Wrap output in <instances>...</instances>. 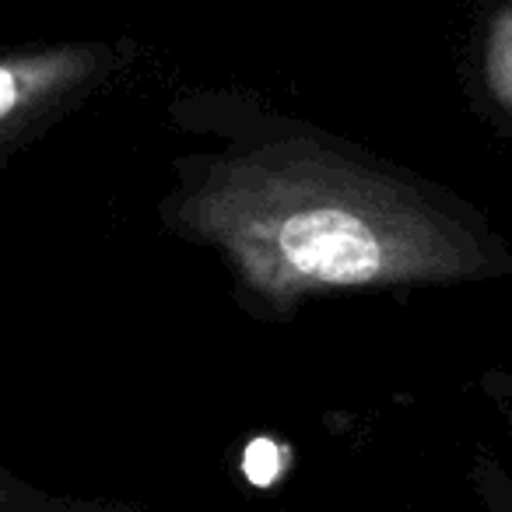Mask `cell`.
I'll use <instances>...</instances> for the list:
<instances>
[{
  "instance_id": "obj_1",
  "label": "cell",
  "mask_w": 512,
  "mask_h": 512,
  "mask_svg": "<svg viewBox=\"0 0 512 512\" xmlns=\"http://www.w3.org/2000/svg\"><path fill=\"white\" fill-rule=\"evenodd\" d=\"M183 218L271 302L460 281L484 267L477 235L453 214L313 144H271L214 165Z\"/></svg>"
},
{
  "instance_id": "obj_3",
  "label": "cell",
  "mask_w": 512,
  "mask_h": 512,
  "mask_svg": "<svg viewBox=\"0 0 512 512\" xmlns=\"http://www.w3.org/2000/svg\"><path fill=\"white\" fill-rule=\"evenodd\" d=\"M509 39H512V25H509V15H498V25H495V36H491V88H495L498 102L509 106V81H512V71H509Z\"/></svg>"
},
{
  "instance_id": "obj_2",
  "label": "cell",
  "mask_w": 512,
  "mask_h": 512,
  "mask_svg": "<svg viewBox=\"0 0 512 512\" xmlns=\"http://www.w3.org/2000/svg\"><path fill=\"white\" fill-rule=\"evenodd\" d=\"M92 71L95 53L88 50H46L0 60V144L85 85Z\"/></svg>"
}]
</instances>
